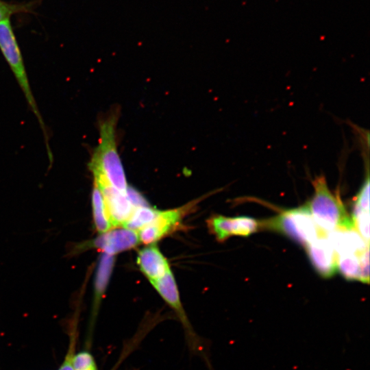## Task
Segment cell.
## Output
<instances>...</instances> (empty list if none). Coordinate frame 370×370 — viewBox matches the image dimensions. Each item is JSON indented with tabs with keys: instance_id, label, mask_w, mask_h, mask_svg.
<instances>
[{
	"instance_id": "13",
	"label": "cell",
	"mask_w": 370,
	"mask_h": 370,
	"mask_svg": "<svg viewBox=\"0 0 370 370\" xmlns=\"http://www.w3.org/2000/svg\"><path fill=\"white\" fill-rule=\"evenodd\" d=\"M114 263V256L103 254L98 267L95 292L93 316L95 317L98 306L110 278Z\"/></svg>"
},
{
	"instance_id": "1",
	"label": "cell",
	"mask_w": 370,
	"mask_h": 370,
	"mask_svg": "<svg viewBox=\"0 0 370 370\" xmlns=\"http://www.w3.org/2000/svg\"><path fill=\"white\" fill-rule=\"evenodd\" d=\"M117 114L112 113L99 123V143L92 154L89 168L99 189L114 188L127 194L129 186L116 140Z\"/></svg>"
},
{
	"instance_id": "17",
	"label": "cell",
	"mask_w": 370,
	"mask_h": 370,
	"mask_svg": "<svg viewBox=\"0 0 370 370\" xmlns=\"http://www.w3.org/2000/svg\"><path fill=\"white\" fill-rule=\"evenodd\" d=\"M32 8V3H13L0 0V22L10 19L16 14L29 12Z\"/></svg>"
},
{
	"instance_id": "20",
	"label": "cell",
	"mask_w": 370,
	"mask_h": 370,
	"mask_svg": "<svg viewBox=\"0 0 370 370\" xmlns=\"http://www.w3.org/2000/svg\"><path fill=\"white\" fill-rule=\"evenodd\" d=\"M92 370H97V369H92Z\"/></svg>"
},
{
	"instance_id": "10",
	"label": "cell",
	"mask_w": 370,
	"mask_h": 370,
	"mask_svg": "<svg viewBox=\"0 0 370 370\" xmlns=\"http://www.w3.org/2000/svg\"><path fill=\"white\" fill-rule=\"evenodd\" d=\"M140 243L137 231L122 227L101 234L94 241L92 245L101 249L103 254L114 256L134 248Z\"/></svg>"
},
{
	"instance_id": "6",
	"label": "cell",
	"mask_w": 370,
	"mask_h": 370,
	"mask_svg": "<svg viewBox=\"0 0 370 370\" xmlns=\"http://www.w3.org/2000/svg\"><path fill=\"white\" fill-rule=\"evenodd\" d=\"M208 227L219 241L232 236H248L260 228V223L249 217H227L216 215L208 221Z\"/></svg>"
},
{
	"instance_id": "7",
	"label": "cell",
	"mask_w": 370,
	"mask_h": 370,
	"mask_svg": "<svg viewBox=\"0 0 370 370\" xmlns=\"http://www.w3.org/2000/svg\"><path fill=\"white\" fill-rule=\"evenodd\" d=\"M151 284L177 315L185 330L190 345L196 346L197 337L182 306L178 288L171 270L162 278L151 282Z\"/></svg>"
},
{
	"instance_id": "11",
	"label": "cell",
	"mask_w": 370,
	"mask_h": 370,
	"mask_svg": "<svg viewBox=\"0 0 370 370\" xmlns=\"http://www.w3.org/2000/svg\"><path fill=\"white\" fill-rule=\"evenodd\" d=\"M136 262L140 270L150 282L162 278L171 271L166 258L154 245L140 250Z\"/></svg>"
},
{
	"instance_id": "19",
	"label": "cell",
	"mask_w": 370,
	"mask_h": 370,
	"mask_svg": "<svg viewBox=\"0 0 370 370\" xmlns=\"http://www.w3.org/2000/svg\"><path fill=\"white\" fill-rule=\"evenodd\" d=\"M72 354L69 353L59 370H75L72 365Z\"/></svg>"
},
{
	"instance_id": "8",
	"label": "cell",
	"mask_w": 370,
	"mask_h": 370,
	"mask_svg": "<svg viewBox=\"0 0 370 370\" xmlns=\"http://www.w3.org/2000/svg\"><path fill=\"white\" fill-rule=\"evenodd\" d=\"M306 248L310 262L321 277L328 278L336 273V254L326 236H319Z\"/></svg>"
},
{
	"instance_id": "15",
	"label": "cell",
	"mask_w": 370,
	"mask_h": 370,
	"mask_svg": "<svg viewBox=\"0 0 370 370\" xmlns=\"http://www.w3.org/2000/svg\"><path fill=\"white\" fill-rule=\"evenodd\" d=\"M158 212L149 206L135 207L122 227L138 232L149 224Z\"/></svg>"
},
{
	"instance_id": "5",
	"label": "cell",
	"mask_w": 370,
	"mask_h": 370,
	"mask_svg": "<svg viewBox=\"0 0 370 370\" xmlns=\"http://www.w3.org/2000/svg\"><path fill=\"white\" fill-rule=\"evenodd\" d=\"M194 206L186 205L183 207L159 211L156 218L147 225L138 231L140 243L154 244L175 227H177L184 216Z\"/></svg>"
},
{
	"instance_id": "18",
	"label": "cell",
	"mask_w": 370,
	"mask_h": 370,
	"mask_svg": "<svg viewBox=\"0 0 370 370\" xmlns=\"http://www.w3.org/2000/svg\"><path fill=\"white\" fill-rule=\"evenodd\" d=\"M72 365L75 370H92L96 369L93 357L87 352H82L73 356Z\"/></svg>"
},
{
	"instance_id": "12",
	"label": "cell",
	"mask_w": 370,
	"mask_h": 370,
	"mask_svg": "<svg viewBox=\"0 0 370 370\" xmlns=\"http://www.w3.org/2000/svg\"><path fill=\"white\" fill-rule=\"evenodd\" d=\"M99 190L103 195L113 228L122 227L134 208L128 198L127 193L125 194L113 188Z\"/></svg>"
},
{
	"instance_id": "4",
	"label": "cell",
	"mask_w": 370,
	"mask_h": 370,
	"mask_svg": "<svg viewBox=\"0 0 370 370\" xmlns=\"http://www.w3.org/2000/svg\"><path fill=\"white\" fill-rule=\"evenodd\" d=\"M0 50L21 87L31 110L37 118L49 147L46 128L34 99L23 56L10 19L0 22Z\"/></svg>"
},
{
	"instance_id": "9",
	"label": "cell",
	"mask_w": 370,
	"mask_h": 370,
	"mask_svg": "<svg viewBox=\"0 0 370 370\" xmlns=\"http://www.w3.org/2000/svg\"><path fill=\"white\" fill-rule=\"evenodd\" d=\"M337 270L348 280L369 282V247L358 252L336 254Z\"/></svg>"
},
{
	"instance_id": "16",
	"label": "cell",
	"mask_w": 370,
	"mask_h": 370,
	"mask_svg": "<svg viewBox=\"0 0 370 370\" xmlns=\"http://www.w3.org/2000/svg\"><path fill=\"white\" fill-rule=\"evenodd\" d=\"M367 167V175L364 183L361 186L359 193L355 198L354 202L353 215L354 217L362 212H369V163Z\"/></svg>"
},
{
	"instance_id": "2",
	"label": "cell",
	"mask_w": 370,
	"mask_h": 370,
	"mask_svg": "<svg viewBox=\"0 0 370 370\" xmlns=\"http://www.w3.org/2000/svg\"><path fill=\"white\" fill-rule=\"evenodd\" d=\"M314 193L306 204L318 228L326 233L355 229L341 200L330 190L324 176L312 181Z\"/></svg>"
},
{
	"instance_id": "3",
	"label": "cell",
	"mask_w": 370,
	"mask_h": 370,
	"mask_svg": "<svg viewBox=\"0 0 370 370\" xmlns=\"http://www.w3.org/2000/svg\"><path fill=\"white\" fill-rule=\"evenodd\" d=\"M260 223V227L280 232L305 247L320 236L307 205L284 210Z\"/></svg>"
},
{
	"instance_id": "14",
	"label": "cell",
	"mask_w": 370,
	"mask_h": 370,
	"mask_svg": "<svg viewBox=\"0 0 370 370\" xmlns=\"http://www.w3.org/2000/svg\"><path fill=\"white\" fill-rule=\"evenodd\" d=\"M92 206L97 230L103 234L113 229L103 195L95 185L92 193Z\"/></svg>"
}]
</instances>
